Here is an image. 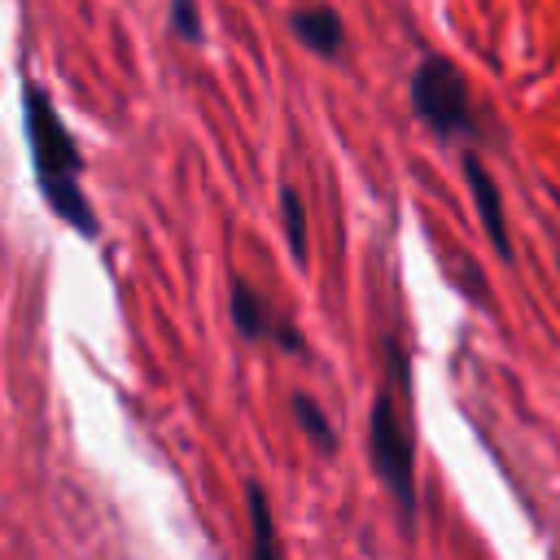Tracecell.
I'll use <instances>...</instances> for the list:
<instances>
[{
	"mask_svg": "<svg viewBox=\"0 0 560 560\" xmlns=\"http://www.w3.org/2000/svg\"><path fill=\"white\" fill-rule=\"evenodd\" d=\"M22 127H26V149H31V166H35V184L48 201V210L70 223L83 236H96L101 223L92 214V201L79 184L83 175V153L70 136V127L61 122L52 96L39 83L22 88Z\"/></svg>",
	"mask_w": 560,
	"mask_h": 560,
	"instance_id": "1",
	"label": "cell"
},
{
	"mask_svg": "<svg viewBox=\"0 0 560 560\" xmlns=\"http://www.w3.org/2000/svg\"><path fill=\"white\" fill-rule=\"evenodd\" d=\"M368 455H372V472L381 477V486L398 503L402 521H416V508H420V494H416V442H411L407 420L398 416L394 385H381L376 398H372Z\"/></svg>",
	"mask_w": 560,
	"mask_h": 560,
	"instance_id": "2",
	"label": "cell"
},
{
	"mask_svg": "<svg viewBox=\"0 0 560 560\" xmlns=\"http://www.w3.org/2000/svg\"><path fill=\"white\" fill-rule=\"evenodd\" d=\"M411 114L442 140H459V136H477V118H472V96L468 83L459 74L455 61L446 57H424L411 70Z\"/></svg>",
	"mask_w": 560,
	"mask_h": 560,
	"instance_id": "3",
	"label": "cell"
},
{
	"mask_svg": "<svg viewBox=\"0 0 560 560\" xmlns=\"http://www.w3.org/2000/svg\"><path fill=\"white\" fill-rule=\"evenodd\" d=\"M228 315H232V328L245 337V341H267V346H280L289 354H302L306 350V337L249 284V280H232V293H228Z\"/></svg>",
	"mask_w": 560,
	"mask_h": 560,
	"instance_id": "4",
	"label": "cell"
},
{
	"mask_svg": "<svg viewBox=\"0 0 560 560\" xmlns=\"http://www.w3.org/2000/svg\"><path fill=\"white\" fill-rule=\"evenodd\" d=\"M459 171H464V184H468V192L477 201V219H481V232L490 236V249L503 262H512V232H508V214H503V197H499L494 175L481 166L477 153H464L459 158Z\"/></svg>",
	"mask_w": 560,
	"mask_h": 560,
	"instance_id": "5",
	"label": "cell"
},
{
	"mask_svg": "<svg viewBox=\"0 0 560 560\" xmlns=\"http://www.w3.org/2000/svg\"><path fill=\"white\" fill-rule=\"evenodd\" d=\"M289 31L298 35L302 48H311L315 57H341L346 52V22L332 4H311V9H298L289 18Z\"/></svg>",
	"mask_w": 560,
	"mask_h": 560,
	"instance_id": "6",
	"label": "cell"
},
{
	"mask_svg": "<svg viewBox=\"0 0 560 560\" xmlns=\"http://www.w3.org/2000/svg\"><path fill=\"white\" fill-rule=\"evenodd\" d=\"M280 228H284V245H289V258L298 267H306L311 258V223H306V201L293 184H280Z\"/></svg>",
	"mask_w": 560,
	"mask_h": 560,
	"instance_id": "7",
	"label": "cell"
},
{
	"mask_svg": "<svg viewBox=\"0 0 560 560\" xmlns=\"http://www.w3.org/2000/svg\"><path fill=\"white\" fill-rule=\"evenodd\" d=\"M245 503H249V556L254 560H280V538H276V525H271V503H267L258 481L245 486Z\"/></svg>",
	"mask_w": 560,
	"mask_h": 560,
	"instance_id": "8",
	"label": "cell"
},
{
	"mask_svg": "<svg viewBox=\"0 0 560 560\" xmlns=\"http://www.w3.org/2000/svg\"><path fill=\"white\" fill-rule=\"evenodd\" d=\"M289 407H293V416H298V424H302V433L324 451V455H332L337 451V429L328 424V416H324V407L311 398V394H293L289 398Z\"/></svg>",
	"mask_w": 560,
	"mask_h": 560,
	"instance_id": "9",
	"label": "cell"
},
{
	"mask_svg": "<svg viewBox=\"0 0 560 560\" xmlns=\"http://www.w3.org/2000/svg\"><path fill=\"white\" fill-rule=\"evenodd\" d=\"M171 31L184 39V44H201V9L197 0H171Z\"/></svg>",
	"mask_w": 560,
	"mask_h": 560,
	"instance_id": "10",
	"label": "cell"
}]
</instances>
